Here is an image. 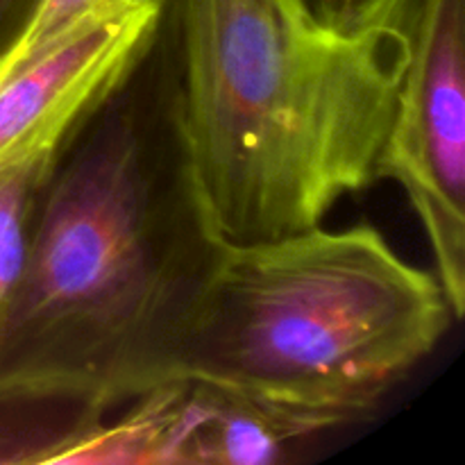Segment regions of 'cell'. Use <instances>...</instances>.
Returning <instances> with one entry per match:
<instances>
[{"mask_svg": "<svg viewBox=\"0 0 465 465\" xmlns=\"http://www.w3.org/2000/svg\"><path fill=\"white\" fill-rule=\"evenodd\" d=\"M420 0H159L153 53L204 230L259 243L325 225L371 189Z\"/></svg>", "mask_w": 465, "mask_h": 465, "instance_id": "obj_1", "label": "cell"}, {"mask_svg": "<svg viewBox=\"0 0 465 465\" xmlns=\"http://www.w3.org/2000/svg\"><path fill=\"white\" fill-rule=\"evenodd\" d=\"M213 248L150 45L36 193L21 271L0 307V391L114 413L166 381Z\"/></svg>", "mask_w": 465, "mask_h": 465, "instance_id": "obj_2", "label": "cell"}, {"mask_svg": "<svg viewBox=\"0 0 465 465\" xmlns=\"http://www.w3.org/2000/svg\"><path fill=\"white\" fill-rule=\"evenodd\" d=\"M454 322L436 272L368 223L216 241L166 381H207L313 436L375 411Z\"/></svg>", "mask_w": 465, "mask_h": 465, "instance_id": "obj_3", "label": "cell"}, {"mask_svg": "<svg viewBox=\"0 0 465 465\" xmlns=\"http://www.w3.org/2000/svg\"><path fill=\"white\" fill-rule=\"evenodd\" d=\"M427 236L457 321L465 313V0H420L411 59L381 153Z\"/></svg>", "mask_w": 465, "mask_h": 465, "instance_id": "obj_4", "label": "cell"}, {"mask_svg": "<svg viewBox=\"0 0 465 465\" xmlns=\"http://www.w3.org/2000/svg\"><path fill=\"white\" fill-rule=\"evenodd\" d=\"M159 0L100 9L48 53L0 77V171L59 154L153 45Z\"/></svg>", "mask_w": 465, "mask_h": 465, "instance_id": "obj_5", "label": "cell"}, {"mask_svg": "<svg viewBox=\"0 0 465 465\" xmlns=\"http://www.w3.org/2000/svg\"><path fill=\"white\" fill-rule=\"evenodd\" d=\"M109 413L53 465H271L309 431L200 380L175 377Z\"/></svg>", "mask_w": 465, "mask_h": 465, "instance_id": "obj_6", "label": "cell"}, {"mask_svg": "<svg viewBox=\"0 0 465 465\" xmlns=\"http://www.w3.org/2000/svg\"><path fill=\"white\" fill-rule=\"evenodd\" d=\"M107 416L75 400L0 391V465H53Z\"/></svg>", "mask_w": 465, "mask_h": 465, "instance_id": "obj_7", "label": "cell"}, {"mask_svg": "<svg viewBox=\"0 0 465 465\" xmlns=\"http://www.w3.org/2000/svg\"><path fill=\"white\" fill-rule=\"evenodd\" d=\"M57 157L44 154L0 171V307L21 271L36 193Z\"/></svg>", "mask_w": 465, "mask_h": 465, "instance_id": "obj_8", "label": "cell"}, {"mask_svg": "<svg viewBox=\"0 0 465 465\" xmlns=\"http://www.w3.org/2000/svg\"><path fill=\"white\" fill-rule=\"evenodd\" d=\"M143 0H35L7 44L0 48V77L48 53L66 32L100 9Z\"/></svg>", "mask_w": 465, "mask_h": 465, "instance_id": "obj_9", "label": "cell"}, {"mask_svg": "<svg viewBox=\"0 0 465 465\" xmlns=\"http://www.w3.org/2000/svg\"><path fill=\"white\" fill-rule=\"evenodd\" d=\"M35 0H0V48L16 32Z\"/></svg>", "mask_w": 465, "mask_h": 465, "instance_id": "obj_10", "label": "cell"}, {"mask_svg": "<svg viewBox=\"0 0 465 465\" xmlns=\"http://www.w3.org/2000/svg\"><path fill=\"white\" fill-rule=\"evenodd\" d=\"M363 0H312L313 7L322 14V16L330 18H345L352 16L359 7H361Z\"/></svg>", "mask_w": 465, "mask_h": 465, "instance_id": "obj_11", "label": "cell"}]
</instances>
